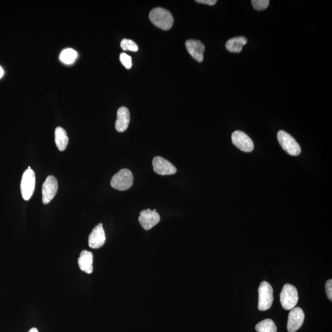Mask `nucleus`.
<instances>
[{
	"label": "nucleus",
	"instance_id": "nucleus-1",
	"mask_svg": "<svg viewBox=\"0 0 332 332\" xmlns=\"http://www.w3.org/2000/svg\"><path fill=\"white\" fill-rule=\"evenodd\" d=\"M149 18L156 27L163 30H169L174 24L171 13L162 8H156L150 11Z\"/></svg>",
	"mask_w": 332,
	"mask_h": 332
},
{
	"label": "nucleus",
	"instance_id": "nucleus-2",
	"mask_svg": "<svg viewBox=\"0 0 332 332\" xmlns=\"http://www.w3.org/2000/svg\"><path fill=\"white\" fill-rule=\"evenodd\" d=\"M134 176L131 170L123 169L117 173L111 180V187L119 191H126L132 186Z\"/></svg>",
	"mask_w": 332,
	"mask_h": 332
},
{
	"label": "nucleus",
	"instance_id": "nucleus-3",
	"mask_svg": "<svg viewBox=\"0 0 332 332\" xmlns=\"http://www.w3.org/2000/svg\"><path fill=\"white\" fill-rule=\"evenodd\" d=\"M299 301V294L293 285L287 284L284 285L280 293V302L285 310H291L296 308Z\"/></svg>",
	"mask_w": 332,
	"mask_h": 332
},
{
	"label": "nucleus",
	"instance_id": "nucleus-4",
	"mask_svg": "<svg viewBox=\"0 0 332 332\" xmlns=\"http://www.w3.org/2000/svg\"><path fill=\"white\" fill-rule=\"evenodd\" d=\"M273 300V287L269 283L262 282L259 288V310L262 311L269 310L272 306Z\"/></svg>",
	"mask_w": 332,
	"mask_h": 332
},
{
	"label": "nucleus",
	"instance_id": "nucleus-5",
	"mask_svg": "<svg viewBox=\"0 0 332 332\" xmlns=\"http://www.w3.org/2000/svg\"><path fill=\"white\" fill-rule=\"evenodd\" d=\"M278 139L282 148L291 156L296 157L301 154L302 149L291 135L284 131H279L278 133Z\"/></svg>",
	"mask_w": 332,
	"mask_h": 332
},
{
	"label": "nucleus",
	"instance_id": "nucleus-6",
	"mask_svg": "<svg viewBox=\"0 0 332 332\" xmlns=\"http://www.w3.org/2000/svg\"><path fill=\"white\" fill-rule=\"evenodd\" d=\"M35 174L32 169H27L23 174L21 190L22 198L28 201L31 198L35 188Z\"/></svg>",
	"mask_w": 332,
	"mask_h": 332
},
{
	"label": "nucleus",
	"instance_id": "nucleus-7",
	"mask_svg": "<svg viewBox=\"0 0 332 332\" xmlns=\"http://www.w3.org/2000/svg\"><path fill=\"white\" fill-rule=\"evenodd\" d=\"M58 190V182L53 175L48 176L43 185L42 200L44 204H48L53 200Z\"/></svg>",
	"mask_w": 332,
	"mask_h": 332
},
{
	"label": "nucleus",
	"instance_id": "nucleus-8",
	"mask_svg": "<svg viewBox=\"0 0 332 332\" xmlns=\"http://www.w3.org/2000/svg\"><path fill=\"white\" fill-rule=\"evenodd\" d=\"M232 138L234 145L241 151L246 153L253 151L254 149L253 141L244 132L241 131L234 132Z\"/></svg>",
	"mask_w": 332,
	"mask_h": 332
},
{
	"label": "nucleus",
	"instance_id": "nucleus-9",
	"mask_svg": "<svg viewBox=\"0 0 332 332\" xmlns=\"http://www.w3.org/2000/svg\"><path fill=\"white\" fill-rule=\"evenodd\" d=\"M138 220L143 229L148 231L151 230L160 222V216L156 211V209L152 210L148 209L140 212Z\"/></svg>",
	"mask_w": 332,
	"mask_h": 332
},
{
	"label": "nucleus",
	"instance_id": "nucleus-10",
	"mask_svg": "<svg viewBox=\"0 0 332 332\" xmlns=\"http://www.w3.org/2000/svg\"><path fill=\"white\" fill-rule=\"evenodd\" d=\"M153 166L155 172L161 175L175 174L177 169L169 161L161 157H156L153 160Z\"/></svg>",
	"mask_w": 332,
	"mask_h": 332
},
{
	"label": "nucleus",
	"instance_id": "nucleus-11",
	"mask_svg": "<svg viewBox=\"0 0 332 332\" xmlns=\"http://www.w3.org/2000/svg\"><path fill=\"white\" fill-rule=\"evenodd\" d=\"M305 319L304 312L299 307L290 310L287 322L288 332H296L302 327Z\"/></svg>",
	"mask_w": 332,
	"mask_h": 332
},
{
	"label": "nucleus",
	"instance_id": "nucleus-12",
	"mask_svg": "<svg viewBox=\"0 0 332 332\" xmlns=\"http://www.w3.org/2000/svg\"><path fill=\"white\" fill-rule=\"evenodd\" d=\"M106 236L102 224L97 225L89 236V246L92 249H99L105 244Z\"/></svg>",
	"mask_w": 332,
	"mask_h": 332
},
{
	"label": "nucleus",
	"instance_id": "nucleus-13",
	"mask_svg": "<svg viewBox=\"0 0 332 332\" xmlns=\"http://www.w3.org/2000/svg\"><path fill=\"white\" fill-rule=\"evenodd\" d=\"M188 52L191 55L193 59L201 63L204 60L205 46L199 40H189L186 43Z\"/></svg>",
	"mask_w": 332,
	"mask_h": 332
},
{
	"label": "nucleus",
	"instance_id": "nucleus-14",
	"mask_svg": "<svg viewBox=\"0 0 332 332\" xmlns=\"http://www.w3.org/2000/svg\"><path fill=\"white\" fill-rule=\"evenodd\" d=\"M131 120V115L128 108L125 106H121L118 109L117 120L115 123V128L119 132H123L126 131Z\"/></svg>",
	"mask_w": 332,
	"mask_h": 332
},
{
	"label": "nucleus",
	"instance_id": "nucleus-15",
	"mask_svg": "<svg viewBox=\"0 0 332 332\" xmlns=\"http://www.w3.org/2000/svg\"><path fill=\"white\" fill-rule=\"evenodd\" d=\"M80 270L87 274L93 272V254L88 250H83L80 253L79 261Z\"/></svg>",
	"mask_w": 332,
	"mask_h": 332
},
{
	"label": "nucleus",
	"instance_id": "nucleus-16",
	"mask_svg": "<svg viewBox=\"0 0 332 332\" xmlns=\"http://www.w3.org/2000/svg\"><path fill=\"white\" fill-rule=\"evenodd\" d=\"M247 43V40L244 36L232 38L226 43L227 50L231 53H239Z\"/></svg>",
	"mask_w": 332,
	"mask_h": 332
},
{
	"label": "nucleus",
	"instance_id": "nucleus-17",
	"mask_svg": "<svg viewBox=\"0 0 332 332\" xmlns=\"http://www.w3.org/2000/svg\"><path fill=\"white\" fill-rule=\"evenodd\" d=\"M55 142L59 151L63 152L67 147L68 137L65 130L61 127H57L55 130Z\"/></svg>",
	"mask_w": 332,
	"mask_h": 332
},
{
	"label": "nucleus",
	"instance_id": "nucleus-18",
	"mask_svg": "<svg viewBox=\"0 0 332 332\" xmlns=\"http://www.w3.org/2000/svg\"><path fill=\"white\" fill-rule=\"evenodd\" d=\"M257 332H277V327L273 320L267 319L262 320L255 326Z\"/></svg>",
	"mask_w": 332,
	"mask_h": 332
},
{
	"label": "nucleus",
	"instance_id": "nucleus-19",
	"mask_svg": "<svg viewBox=\"0 0 332 332\" xmlns=\"http://www.w3.org/2000/svg\"><path fill=\"white\" fill-rule=\"evenodd\" d=\"M77 57V51L73 50V49L69 48L66 49V50L62 52L61 54H60V59L66 64H71V63H73Z\"/></svg>",
	"mask_w": 332,
	"mask_h": 332
},
{
	"label": "nucleus",
	"instance_id": "nucleus-20",
	"mask_svg": "<svg viewBox=\"0 0 332 332\" xmlns=\"http://www.w3.org/2000/svg\"><path fill=\"white\" fill-rule=\"evenodd\" d=\"M121 47L124 51L137 52L138 50L136 43L129 39H123L121 42Z\"/></svg>",
	"mask_w": 332,
	"mask_h": 332
},
{
	"label": "nucleus",
	"instance_id": "nucleus-21",
	"mask_svg": "<svg viewBox=\"0 0 332 332\" xmlns=\"http://www.w3.org/2000/svg\"><path fill=\"white\" fill-rule=\"evenodd\" d=\"M252 4L256 10L263 11L268 7L270 1L269 0H252Z\"/></svg>",
	"mask_w": 332,
	"mask_h": 332
},
{
	"label": "nucleus",
	"instance_id": "nucleus-22",
	"mask_svg": "<svg viewBox=\"0 0 332 332\" xmlns=\"http://www.w3.org/2000/svg\"><path fill=\"white\" fill-rule=\"evenodd\" d=\"M120 59L121 63L125 66L126 69L131 68L132 66V57L126 53L120 54Z\"/></svg>",
	"mask_w": 332,
	"mask_h": 332
},
{
	"label": "nucleus",
	"instance_id": "nucleus-23",
	"mask_svg": "<svg viewBox=\"0 0 332 332\" xmlns=\"http://www.w3.org/2000/svg\"><path fill=\"white\" fill-rule=\"evenodd\" d=\"M326 288V292H327V295L329 300L330 301H332V280L329 279L326 282L325 285Z\"/></svg>",
	"mask_w": 332,
	"mask_h": 332
},
{
	"label": "nucleus",
	"instance_id": "nucleus-24",
	"mask_svg": "<svg viewBox=\"0 0 332 332\" xmlns=\"http://www.w3.org/2000/svg\"><path fill=\"white\" fill-rule=\"evenodd\" d=\"M196 2L198 4L213 6L216 4V0H196Z\"/></svg>",
	"mask_w": 332,
	"mask_h": 332
},
{
	"label": "nucleus",
	"instance_id": "nucleus-25",
	"mask_svg": "<svg viewBox=\"0 0 332 332\" xmlns=\"http://www.w3.org/2000/svg\"><path fill=\"white\" fill-rule=\"evenodd\" d=\"M4 69L2 68V66H0V79L2 78L3 76H4Z\"/></svg>",
	"mask_w": 332,
	"mask_h": 332
},
{
	"label": "nucleus",
	"instance_id": "nucleus-26",
	"mask_svg": "<svg viewBox=\"0 0 332 332\" xmlns=\"http://www.w3.org/2000/svg\"><path fill=\"white\" fill-rule=\"evenodd\" d=\"M28 332H39V330H38V329L36 328H31Z\"/></svg>",
	"mask_w": 332,
	"mask_h": 332
},
{
	"label": "nucleus",
	"instance_id": "nucleus-27",
	"mask_svg": "<svg viewBox=\"0 0 332 332\" xmlns=\"http://www.w3.org/2000/svg\"><path fill=\"white\" fill-rule=\"evenodd\" d=\"M28 169H31V167L29 166L28 167Z\"/></svg>",
	"mask_w": 332,
	"mask_h": 332
}]
</instances>
